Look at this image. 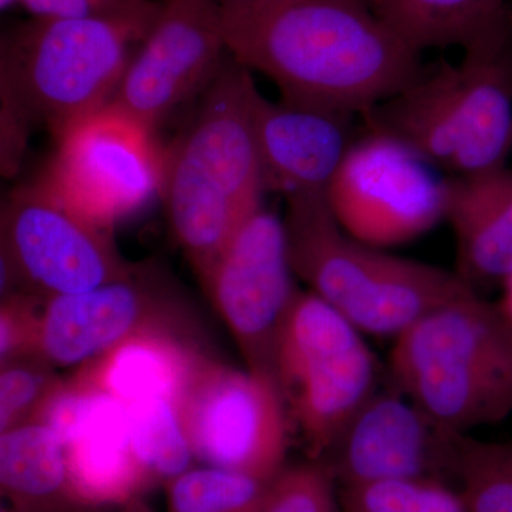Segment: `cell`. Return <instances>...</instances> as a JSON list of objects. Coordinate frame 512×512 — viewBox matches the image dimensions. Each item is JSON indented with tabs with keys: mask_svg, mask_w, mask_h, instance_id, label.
I'll return each instance as SVG.
<instances>
[{
	"mask_svg": "<svg viewBox=\"0 0 512 512\" xmlns=\"http://www.w3.org/2000/svg\"><path fill=\"white\" fill-rule=\"evenodd\" d=\"M66 448L77 497L99 512L143 497L150 484L134 451L127 406L79 377H62L36 419Z\"/></svg>",
	"mask_w": 512,
	"mask_h": 512,
	"instance_id": "16",
	"label": "cell"
},
{
	"mask_svg": "<svg viewBox=\"0 0 512 512\" xmlns=\"http://www.w3.org/2000/svg\"><path fill=\"white\" fill-rule=\"evenodd\" d=\"M0 490L20 512H97L77 497L66 448L40 421L0 433Z\"/></svg>",
	"mask_w": 512,
	"mask_h": 512,
	"instance_id": "20",
	"label": "cell"
},
{
	"mask_svg": "<svg viewBox=\"0 0 512 512\" xmlns=\"http://www.w3.org/2000/svg\"><path fill=\"white\" fill-rule=\"evenodd\" d=\"M367 130L402 141L447 177L508 165L512 153V16L464 49L424 67L409 87L363 114Z\"/></svg>",
	"mask_w": 512,
	"mask_h": 512,
	"instance_id": "3",
	"label": "cell"
},
{
	"mask_svg": "<svg viewBox=\"0 0 512 512\" xmlns=\"http://www.w3.org/2000/svg\"><path fill=\"white\" fill-rule=\"evenodd\" d=\"M339 488L318 460L285 467L274 478L258 512H339Z\"/></svg>",
	"mask_w": 512,
	"mask_h": 512,
	"instance_id": "27",
	"label": "cell"
},
{
	"mask_svg": "<svg viewBox=\"0 0 512 512\" xmlns=\"http://www.w3.org/2000/svg\"><path fill=\"white\" fill-rule=\"evenodd\" d=\"M370 8L403 42L423 53L488 35L512 16L507 0H369Z\"/></svg>",
	"mask_w": 512,
	"mask_h": 512,
	"instance_id": "21",
	"label": "cell"
},
{
	"mask_svg": "<svg viewBox=\"0 0 512 512\" xmlns=\"http://www.w3.org/2000/svg\"><path fill=\"white\" fill-rule=\"evenodd\" d=\"M326 197L350 237L387 249L446 221L447 177L402 141L369 131L353 141Z\"/></svg>",
	"mask_w": 512,
	"mask_h": 512,
	"instance_id": "10",
	"label": "cell"
},
{
	"mask_svg": "<svg viewBox=\"0 0 512 512\" xmlns=\"http://www.w3.org/2000/svg\"><path fill=\"white\" fill-rule=\"evenodd\" d=\"M458 436L393 387L377 390L318 461L338 487L396 480L450 484L457 481Z\"/></svg>",
	"mask_w": 512,
	"mask_h": 512,
	"instance_id": "15",
	"label": "cell"
},
{
	"mask_svg": "<svg viewBox=\"0 0 512 512\" xmlns=\"http://www.w3.org/2000/svg\"><path fill=\"white\" fill-rule=\"evenodd\" d=\"M124 512H154L151 510L150 505L143 500V497L134 498V500L128 501L127 504L121 505Z\"/></svg>",
	"mask_w": 512,
	"mask_h": 512,
	"instance_id": "32",
	"label": "cell"
},
{
	"mask_svg": "<svg viewBox=\"0 0 512 512\" xmlns=\"http://www.w3.org/2000/svg\"><path fill=\"white\" fill-rule=\"evenodd\" d=\"M126 406L134 451L151 488L197 466L177 400L153 397Z\"/></svg>",
	"mask_w": 512,
	"mask_h": 512,
	"instance_id": "22",
	"label": "cell"
},
{
	"mask_svg": "<svg viewBox=\"0 0 512 512\" xmlns=\"http://www.w3.org/2000/svg\"><path fill=\"white\" fill-rule=\"evenodd\" d=\"M284 218L254 212L198 278L251 372L275 379V355L298 286Z\"/></svg>",
	"mask_w": 512,
	"mask_h": 512,
	"instance_id": "13",
	"label": "cell"
},
{
	"mask_svg": "<svg viewBox=\"0 0 512 512\" xmlns=\"http://www.w3.org/2000/svg\"><path fill=\"white\" fill-rule=\"evenodd\" d=\"M198 464L274 480L284 470L292 424L272 377L202 356L177 399Z\"/></svg>",
	"mask_w": 512,
	"mask_h": 512,
	"instance_id": "9",
	"label": "cell"
},
{
	"mask_svg": "<svg viewBox=\"0 0 512 512\" xmlns=\"http://www.w3.org/2000/svg\"><path fill=\"white\" fill-rule=\"evenodd\" d=\"M393 387L441 429L467 434L512 413V323L471 292L394 339Z\"/></svg>",
	"mask_w": 512,
	"mask_h": 512,
	"instance_id": "5",
	"label": "cell"
},
{
	"mask_svg": "<svg viewBox=\"0 0 512 512\" xmlns=\"http://www.w3.org/2000/svg\"><path fill=\"white\" fill-rule=\"evenodd\" d=\"M457 483L468 512H512V441L460 434Z\"/></svg>",
	"mask_w": 512,
	"mask_h": 512,
	"instance_id": "24",
	"label": "cell"
},
{
	"mask_svg": "<svg viewBox=\"0 0 512 512\" xmlns=\"http://www.w3.org/2000/svg\"><path fill=\"white\" fill-rule=\"evenodd\" d=\"M200 338L151 330L140 333L73 370V375L124 404L168 397L177 400L201 357Z\"/></svg>",
	"mask_w": 512,
	"mask_h": 512,
	"instance_id": "19",
	"label": "cell"
},
{
	"mask_svg": "<svg viewBox=\"0 0 512 512\" xmlns=\"http://www.w3.org/2000/svg\"><path fill=\"white\" fill-rule=\"evenodd\" d=\"M33 18L103 19L153 22L160 12L156 0H20Z\"/></svg>",
	"mask_w": 512,
	"mask_h": 512,
	"instance_id": "29",
	"label": "cell"
},
{
	"mask_svg": "<svg viewBox=\"0 0 512 512\" xmlns=\"http://www.w3.org/2000/svg\"><path fill=\"white\" fill-rule=\"evenodd\" d=\"M272 481L197 464L164 485L167 512H258Z\"/></svg>",
	"mask_w": 512,
	"mask_h": 512,
	"instance_id": "23",
	"label": "cell"
},
{
	"mask_svg": "<svg viewBox=\"0 0 512 512\" xmlns=\"http://www.w3.org/2000/svg\"><path fill=\"white\" fill-rule=\"evenodd\" d=\"M117 512H124L123 507H120L119 510H117Z\"/></svg>",
	"mask_w": 512,
	"mask_h": 512,
	"instance_id": "35",
	"label": "cell"
},
{
	"mask_svg": "<svg viewBox=\"0 0 512 512\" xmlns=\"http://www.w3.org/2000/svg\"><path fill=\"white\" fill-rule=\"evenodd\" d=\"M220 8H244V6L269 5V3L282 2V0H212Z\"/></svg>",
	"mask_w": 512,
	"mask_h": 512,
	"instance_id": "30",
	"label": "cell"
},
{
	"mask_svg": "<svg viewBox=\"0 0 512 512\" xmlns=\"http://www.w3.org/2000/svg\"><path fill=\"white\" fill-rule=\"evenodd\" d=\"M153 22L33 18L2 39V104L55 138L107 106Z\"/></svg>",
	"mask_w": 512,
	"mask_h": 512,
	"instance_id": "6",
	"label": "cell"
},
{
	"mask_svg": "<svg viewBox=\"0 0 512 512\" xmlns=\"http://www.w3.org/2000/svg\"><path fill=\"white\" fill-rule=\"evenodd\" d=\"M446 221L457 247L456 274L474 291L512 275V167L447 177Z\"/></svg>",
	"mask_w": 512,
	"mask_h": 512,
	"instance_id": "18",
	"label": "cell"
},
{
	"mask_svg": "<svg viewBox=\"0 0 512 512\" xmlns=\"http://www.w3.org/2000/svg\"><path fill=\"white\" fill-rule=\"evenodd\" d=\"M62 377L42 356L0 365V433L35 420Z\"/></svg>",
	"mask_w": 512,
	"mask_h": 512,
	"instance_id": "26",
	"label": "cell"
},
{
	"mask_svg": "<svg viewBox=\"0 0 512 512\" xmlns=\"http://www.w3.org/2000/svg\"><path fill=\"white\" fill-rule=\"evenodd\" d=\"M229 53L281 90V99L363 114L420 76L421 53L369 0H282L220 8Z\"/></svg>",
	"mask_w": 512,
	"mask_h": 512,
	"instance_id": "1",
	"label": "cell"
},
{
	"mask_svg": "<svg viewBox=\"0 0 512 512\" xmlns=\"http://www.w3.org/2000/svg\"><path fill=\"white\" fill-rule=\"evenodd\" d=\"M284 224L293 275L363 335L399 338L427 313L477 292L456 272L350 237L326 194L286 198Z\"/></svg>",
	"mask_w": 512,
	"mask_h": 512,
	"instance_id": "4",
	"label": "cell"
},
{
	"mask_svg": "<svg viewBox=\"0 0 512 512\" xmlns=\"http://www.w3.org/2000/svg\"><path fill=\"white\" fill-rule=\"evenodd\" d=\"M338 488L343 512H468L458 488L441 481H380Z\"/></svg>",
	"mask_w": 512,
	"mask_h": 512,
	"instance_id": "25",
	"label": "cell"
},
{
	"mask_svg": "<svg viewBox=\"0 0 512 512\" xmlns=\"http://www.w3.org/2000/svg\"><path fill=\"white\" fill-rule=\"evenodd\" d=\"M15 5H20V0H0V8L2 10H8Z\"/></svg>",
	"mask_w": 512,
	"mask_h": 512,
	"instance_id": "33",
	"label": "cell"
},
{
	"mask_svg": "<svg viewBox=\"0 0 512 512\" xmlns=\"http://www.w3.org/2000/svg\"><path fill=\"white\" fill-rule=\"evenodd\" d=\"M0 259L20 291L40 298L90 291L130 271L111 231L77 214L42 183L23 185L3 205Z\"/></svg>",
	"mask_w": 512,
	"mask_h": 512,
	"instance_id": "11",
	"label": "cell"
},
{
	"mask_svg": "<svg viewBox=\"0 0 512 512\" xmlns=\"http://www.w3.org/2000/svg\"><path fill=\"white\" fill-rule=\"evenodd\" d=\"M258 92L251 70L229 53L194 119L167 151L161 191L167 220L198 276L262 208L266 190L254 126Z\"/></svg>",
	"mask_w": 512,
	"mask_h": 512,
	"instance_id": "2",
	"label": "cell"
},
{
	"mask_svg": "<svg viewBox=\"0 0 512 512\" xmlns=\"http://www.w3.org/2000/svg\"><path fill=\"white\" fill-rule=\"evenodd\" d=\"M275 380L309 460H320L379 390V363L348 319L298 289L276 345Z\"/></svg>",
	"mask_w": 512,
	"mask_h": 512,
	"instance_id": "7",
	"label": "cell"
},
{
	"mask_svg": "<svg viewBox=\"0 0 512 512\" xmlns=\"http://www.w3.org/2000/svg\"><path fill=\"white\" fill-rule=\"evenodd\" d=\"M353 114L258 92L254 126L266 192L328 194L352 147Z\"/></svg>",
	"mask_w": 512,
	"mask_h": 512,
	"instance_id": "17",
	"label": "cell"
},
{
	"mask_svg": "<svg viewBox=\"0 0 512 512\" xmlns=\"http://www.w3.org/2000/svg\"><path fill=\"white\" fill-rule=\"evenodd\" d=\"M228 56L217 3L163 0L109 104L156 131L208 89Z\"/></svg>",
	"mask_w": 512,
	"mask_h": 512,
	"instance_id": "14",
	"label": "cell"
},
{
	"mask_svg": "<svg viewBox=\"0 0 512 512\" xmlns=\"http://www.w3.org/2000/svg\"><path fill=\"white\" fill-rule=\"evenodd\" d=\"M56 140L40 183L99 227L113 232L161 195L167 153L151 128L117 107H101Z\"/></svg>",
	"mask_w": 512,
	"mask_h": 512,
	"instance_id": "8",
	"label": "cell"
},
{
	"mask_svg": "<svg viewBox=\"0 0 512 512\" xmlns=\"http://www.w3.org/2000/svg\"><path fill=\"white\" fill-rule=\"evenodd\" d=\"M45 299L19 292L0 302V365L40 355ZM43 357V356H42Z\"/></svg>",
	"mask_w": 512,
	"mask_h": 512,
	"instance_id": "28",
	"label": "cell"
},
{
	"mask_svg": "<svg viewBox=\"0 0 512 512\" xmlns=\"http://www.w3.org/2000/svg\"><path fill=\"white\" fill-rule=\"evenodd\" d=\"M0 512H20L13 508L12 505L6 503V501H2V505H0Z\"/></svg>",
	"mask_w": 512,
	"mask_h": 512,
	"instance_id": "34",
	"label": "cell"
},
{
	"mask_svg": "<svg viewBox=\"0 0 512 512\" xmlns=\"http://www.w3.org/2000/svg\"><path fill=\"white\" fill-rule=\"evenodd\" d=\"M151 330L200 338L197 320L173 279L144 262L90 291L47 299L40 355L56 369L76 370Z\"/></svg>",
	"mask_w": 512,
	"mask_h": 512,
	"instance_id": "12",
	"label": "cell"
},
{
	"mask_svg": "<svg viewBox=\"0 0 512 512\" xmlns=\"http://www.w3.org/2000/svg\"><path fill=\"white\" fill-rule=\"evenodd\" d=\"M501 286H503V296H501L498 305H500V308L503 309L505 316H507V318L510 319L512 323V275Z\"/></svg>",
	"mask_w": 512,
	"mask_h": 512,
	"instance_id": "31",
	"label": "cell"
}]
</instances>
